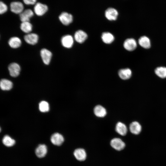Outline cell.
Listing matches in <instances>:
<instances>
[{
    "label": "cell",
    "instance_id": "cell-1",
    "mask_svg": "<svg viewBox=\"0 0 166 166\" xmlns=\"http://www.w3.org/2000/svg\"><path fill=\"white\" fill-rule=\"evenodd\" d=\"M47 5L40 2L37 3L34 7V11L36 15L41 16L44 14L48 10Z\"/></svg>",
    "mask_w": 166,
    "mask_h": 166
},
{
    "label": "cell",
    "instance_id": "cell-2",
    "mask_svg": "<svg viewBox=\"0 0 166 166\" xmlns=\"http://www.w3.org/2000/svg\"><path fill=\"white\" fill-rule=\"evenodd\" d=\"M111 146L116 150L120 151L125 147L124 143L120 138H115L111 140L110 142Z\"/></svg>",
    "mask_w": 166,
    "mask_h": 166
},
{
    "label": "cell",
    "instance_id": "cell-3",
    "mask_svg": "<svg viewBox=\"0 0 166 166\" xmlns=\"http://www.w3.org/2000/svg\"><path fill=\"white\" fill-rule=\"evenodd\" d=\"M137 45L136 41L133 38L126 39L123 43V46L125 49L129 51H132L135 49Z\"/></svg>",
    "mask_w": 166,
    "mask_h": 166
},
{
    "label": "cell",
    "instance_id": "cell-4",
    "mask_svg": "<svg viewBox=\"0 0 166 166\" xmlns=\"http://www.w3.org/2000/svg\"><path fill=\"white\" fill-rule=\"evenodd\" d=\"M11 11L16 14H20L23 11L24 6L23 4L20 2H14L10 4Z\"/></svg>",
    "mask_w": 166,
    "mask_h": 166
},
{
    "label": "cell",
    "instance_id": "cell-5",
    "mask_svg": "<svg viewBox=\"0 0 166 166\" xmlns=\"http://www.w3.org/2000/svg\"><path fill=\"white\" fill-rule=\"evenodd\" d=\"M40 55L44 63L46 65H48L52 56L51 52L48 49L44 48L41 50Z\"/></svg>",
    "mask_w": 166,
    "mask_h": 166
},
{
    "label": "cell",
    "instance_id": "cell-6",
    "mask_svg": "<svg viewBox=\"0 0 166 166\" xmlns=\"http://www.w3.org/2000/svg\"><path fill=\"white\" fill-rule=\"evenodd\" d=\"M10 74L11 76L15 77L19 74L20 71V67L19 65L16 63L10 64L8 67Z\"/></svg>",
    "mask_w": 166,
    "mask_h": 166
},
{
    "label": "cell",
    "instance_id": "cell-7",
    "mask_svg": "<svg viewBox=\"0 0 166 166\" xmlns=\"http://www.w3.org/2000/svg\"><path fill=\"white\" fill-rule=\"evenodd\" d=\"M59 18L64 25H67L71 23L73 19L72 15L67 12H63L59 15Z\"/></svg>",
    "mask_w": 166,
    "mask_h": 166
},
{
    "label": "cell",
    "instance_id": "cell-8",
    "mask_svg": "<svg viewBox=\"0 0 166 166\" xmlns=\"http://www.w3.org/2000/svg\"><path fill=\"white\" fill-rule=\"evenodd\" d=\"M33 15V12L30 9L25 10L19 14L20 19L22 22H29L30 18Z\"/></svg>",
    "mask_w": 166,
    "mask_h": 166
},
{
    "label": "cell",
    "instance_id": "cell-9",
    "mask_svg": "<svg viewBox=\"0 0 166 166\" xmlns=\"http://www.w3.org/2000/svg\"><path fill=\"white\" fill-rule=\"evenodd\" d=\"M105 15L106 17L109 20H115L117 17L118 12L114 8L109 7L105 10Z\"/></svg>",
    "mask_w": 166,
    "mask_h": 166
},
{
    "label": "cell",
    "instance_id": "cell-10",
    "mask_svg": "<svg viewBox=\"0 0 166 166\" xmlns=\"http://www.w3.org/2000/svg\"><path fill=\"white\" fill-rule=\"evenodd\" d=\"M50 140L52 143L53 144L59 146L63 142L64 138L63 136L60 134L55 133L51 136Z\"/></svg>",
    "mask_w": 166,
    "mask_h": 166
},
{
    "label": "cell",
    "instance_id": "cell-11",
    "mask_svg": "<svg viewBox=\"0 0 166 166\" xmlns=\"http://www.w3.org/2000/svg\"><path fill=\"white\" fill-rule=\"evenodd\" d=\"M24 39L28 44L34 45L38 42V37L36 34L30 33L25 35L24 37Z\"/></svg>",
    "mask_w": 166,
    "mask_h": 166
},
{
    "label": "cell",
    "instance_id": "cell-12",
    "mask_svg": "<svg viewBox=\"0 0 166 166\" xmlns=\"http://www.w3.org/2000/svg\"><path fill=\"white\" fill-rule=\"evenodd\" d=\"M61 42L63 46L67 48L71 47L73 43V37L70 35H65L62 37Z\"/></svg>",
    "mask_w": 166,
    "mask_h": 166
},
{
    "label": "cell",
    "instance_id": "cell-13",
    "mask_svg": "<svg viewBox=\"0 0 166 166\" xmlns=\"http://www.w3.org/2000/svg\"><path fill=\"white\" fill-rule=\"evenodd\" d=\"M74 155L76 158L78 160L83 161L85 160L86 154L85 150L81 148L76 149L74 151Z\"/></svg>",
    "mask_w": 166,
    "mask_h": 166
},
{
    "label": "cell",
    "instance_id": "cell-14",
    "mask_svg": "<svg viewBox=\"0 0 166 166\" xmlns=\"http://www.w3.org/2000/svg\"><path fill=\"white\" fill-rule=\"evenodd\" d=\"M47 148L44 144H41L38 145L35 150L36 155L39 158L44 157L47 153Z\"/></svg>",
    "mask_w": 166,
    "mask_h": 166
},
{
    "label": "cell",
    "instance_id": "cell-15",
    "mask_svg": "<svg viewBox=\"0 0 166 166\" xmlns=\"http://www.w3.org/2000/svg\"><path fill=\"white\" fill-rule=\"evenodd\" d=\"M87 37V34L81 30H77L74 34V38L75 40L80 43L83 42Z\"/></svg>",
    "mask_w": 166,
    "mask_h": 166
},
{
    "label": "cell",
    "instance_id": "cell-16",
    "mask_svg": "<svg viewBox=\"0 0 166 166\" xmlns=\"http://www.w3.org/2000/svg\"><path fill=\"white\" fill-rule=\"evenodd\" d=\"M129 129L131 132L135 135L139 134L141 130L140 124L137 121H133L129 125Z\"/></svg>",
    "mask_w": 166,
    "mask_h": 166
},
{
    "label": "cell",
    "instance_id": "cell-17",
    "mask_svg": "<svg viewBox=\"0 0 166 166\" xmlns=\"http://www.w3.org/2000/svg\"><path fill=\"white\" fill-rule=\"evenodd\" d=\"M139 45L142 47L147 49L151 46V42L149 38L147 37L144 36L141 37L138 41Z\"/></svg>",
    "mask_w": 166,
    "mask_h": 166
},
{
    "label": "cell",
    "instance_id": "cell-18",
    "mask_svg": "<svg viewBox=\"0 0 166 166\" xmlns=\"http://www.w3.org/2000/svg\"><path fill=\"white\" fill-rule=\"evenodd\" d=\"M94 113L95 115L98 117H103L105 116L107 112L106 109L101 105L96 106L94 109Z\"/></svg>",
    "mask_w": 166,
    "mask_h": 166
},
{
    "label": "cell",
    "instance_id": "cell-19",
    "mask_svg": "<svg viewBox=\"0 0 166 166\" xmlns=\"http://www.w3.org/2000/svg\"><path fill=\"white\" fill-rule=\"evenodd\" d=\"M118 75L122 79L124 80L128 79L131 76L132 71L129 68L121 69L119 71Z\"/></svg>",
    "mask_w": 166,
    "mask_h": 166
},
{
    "label": "cell",
    "instance_id": "cell-20",
    "mask_svg": "<svg viewBox=\"0 0 166 166\" xmlns=\"http://www.w3.org/2000/svg\"><path fill=\"white\" fill-rule=\"evenodd\" d=\"M116 131L120 135L125 136L127 133V129L124 124L121 122H118L116 126Z\"/></svg>",
    "mask_w": 166,
    "mask_h": 166
},
{
    "label": "cell",
    "instance_id": "cell-21",
    "mask_svg": "<svg viewBox=\"0 0 166 166\" xmlns=\"http://www.w3.org/2000/svg\"><path fill=\"white\" fill-rule=\"evenodd\" d=\"M21 43L20 39L16 37L10 38L8 41L9 45L13 48H17L19 47L21 45Z\"/></svg>",
    "mask_w": 166,
    "mask_h": 166
},
{
    "label": "cell",
    "instance_id": "cell-22",
    "mask_svg": "<svg viewBox=\"0 0 166 166\" xmlns=\"http://www.w3.org/2000/svg\"><path fill=\"white\" fill-rule=\"evenodd\" d=\"M0 86L3 90H9L13 87V83L10 81L6 79H2L0 81Z\"/></svg>",
    "mask_w": 166,
    "mask_h": 166
},
{
    "label": "cell",
    "instance_id": "cell-23",
    "mask_svg": "<svg viewBox=\"0 0 166 166\" xmlns=\"http://www.w3.org/2000/svg\"><path fill=\"white\" fill-rule=\"evenodd\" d=\"M101 38L104 42L106 43H110L113 41L114 37L109 32H104L102 34Z\"/></svg>",
    "mask_w": 166,
    "mask_h": 166
},
{
    "label": "cell",
    "instance_id": "cell-24",
    "mask_svg": "<svg viewBox=\"0 0 166 166\" xmlns=\"http://www.w3.org/2000/svg\"><path fill=\"white\" fill-rule=\"evenodd\" d=\"M20 29L24 32L29 33L32 30V26L29 22H22L20 25Z\"/></svg>",
    "mask_w": 166,
    "mask_h": 166
},
{
    "label": "cell",
    "instance_id": "cell-25",
    "mask_svg": "<svg viewBox=\"0 0 166 166\" xmlns=\"http://www.w3.org/2000/svg\"><path fill=\"white\" fill-rule=\"evenodd\" d=\"M3 144L7 147H10L13 146L15 144V140L8 135H5L2 140Z\"/></svg>",
    "mask_w": 166,
    "mask_h": 166
},
{
    "label": "cell",
    "instance_id": "cell-26",
    "mask_svg": "<svg viewBox=\"0 0 166 166\" xmlns=\"http://www.w3.org/2000/svg\"><path fill=\"white\" fill-rule=\"evenodd\" d=\"M155 73L161 78L166 77V67H158L155 69Z\"/></svg>",
    "mask_w": 166,
    "mask_h": 166
},
{
    "label": "cell",
    "instance_id": "cell-27",
    "mask_svg": "<svg viewBox=\"0 0 166 166\" xmlns=\"http://www.w3.org/2000/svg\"><path fill=\"white\" fill-rule=\"evenodd\" d=\"M39 108L40 111L42 112H47L49 110V105L47 102L42 101L39 104Z\"/></svg>",
    "mask_w": 166,
    "mask_h": 166
},
{
    "label": "cell",
    "instance_id": "cell-28",
    "mask_svg": "<svg viewBox=\"0 0 166 166\" xmlns=\"http://www.w3.org/2000/svg\"><path fill=\"white\" fill-rule=\"evenodd\" d=\"M7 10V7L2 2H0V14H2L5 13Z\"/></svg>",
    "mask_w": 166,
    "mask_h": 166
},
{
    "label": "cell",
    "instance_id": "cell-29",
    "mask_svg": "<svg viewBox=\"0 0 166 166\" xmlns=\"http://www.w3.org/2000/svg\"><path fill=\"white\" fill-rule=\"evenodd\" d=\"M24 2L26 5H33L36 2V0H24Z\"/></svg>",
    "mask_w": 166,
    "mask_h": 166
}]
</instances>
